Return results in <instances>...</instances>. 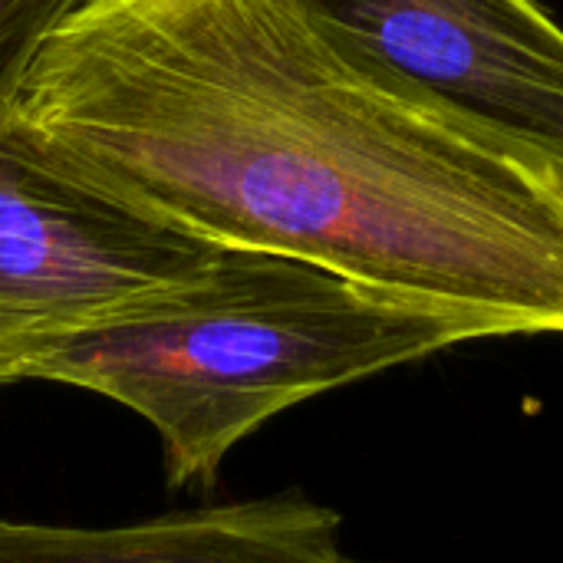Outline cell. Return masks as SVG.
Here are the masks:
<instances>
[{
  "mask_svg": "<svg viewBox=\"0 0 563 563\" xmlns=\"http://www.w3.org/2000/svg\"><path fill=\"white\" fill-rule=\"evenodd\" d=\"M10 109L211 244L563 336V188L346 76L290 0H79Z\"/></svg>",
  "mask_w": 563,
  "mask_h": 563,
  "instance_id": "obj_1",
  "label": "cell"
},
{
  "mask_svg": "<svg viewBox=\"0 0 563 563\" xmlns=\"http://www.w3.org/2000/svg\"><path fill=\"white\" fill-rule=\"evenodd\" d=\"M79 0H0V109H7L43 40Z\"/></svg>",
  "mask_w": 563,
  "mask_h": 563,
  "instance_id": "obj_6",
  "label": "cell"
},
{
  "mask_svg": "<svg viewBox=\"0 0 563 563\" xmlns=\"http://www.w3.org/2000/svg\"><path fill=\"white\" fill-rule=\"evenodd\" d=\"M492 336L505 333L472 313L221 247L198 280L66 343L36 383L135 412L158 439L168 488H214L224 459L280 412Z\"/></svg>",
  "mask_w": 563,
  "mask_h": 563,
  "instance_id": "obj_2",
  "label": "cell"
},
{
  "mask_svg": "<svg viewBox=\"0 0 563 563\" xmlns=\"http://www.w3.org/2000/svg\"><path fill=\"white\" fill-rule=\"evenodd\" d=\"M373 92L563 188V26L538 0H290Z\"/></svg>",
  "mask_w": 563,
  "mask_h": 563,
  "instance_id": "obj_4",
  "label": "cell"
},
{
  "mask_svg": "<svg viewBox=\"0 0 563 563\" xmlns=\"http://www.w3.org/2000/svg\"><path fill=\"white\" fill-rule=\"evenodd\" d=\"M211 244L96 185L0 109V386L198 280Z\"/></svg>",
  "mask_w": 563,
  "mask_h": 563,
  "instance_id": "obj_3",
  "label": "cell"
},
{
  "mask_svg": "<svg viewBox=\"0 0 563 563\" xmlns=\"http://www.w3.org/2000/svg\"><path fill=\"white\" fill-rule=\"evenodd\" d=\"M0 563H379L343 548V518L280 492L86 528L0 515Z\"/></svg>",
  "mask_w": 563,
  "mask_h": 563,
  "instance_id": "obj_5",
  "label": "cell"
}]
</instances>
